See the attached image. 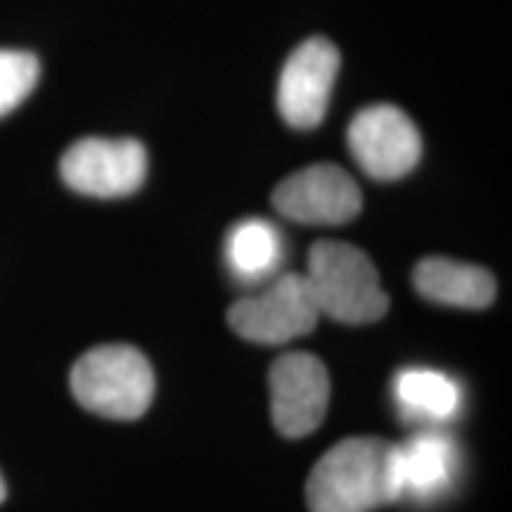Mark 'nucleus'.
<instances>
[{
  "label": "nucleus",
  "instance_id": "nucleus-1",
  "mask_svg": "<svg viewBox=\"0 0 512 512\" xmlns=\"http://www.w3.org/2000/svg\"><path fill=\"white\" fill-rule=\"evenodd\" d=\"M396 503V444L380 437L342 439L311 470V512H373Z\"/></svg>",
  "mask_w": 512,
  "mask_h": 512
},
{
  "label": "nucleus",
  "instance_id": "nucleus-2",
  "mask_svg": "<svg viewBox=\"0 0 512 512\" xmlns=\"http://www.w3.org/2000/svg\"><path fill=\"white\" fill-rule=\"evenodd\" d=\"M320 316L344 325H368L389 309L380 275L363 249L349 242L320 240L309 252L304 273Z\"/></svg>",
  "mask_w": 512,
  "mask_h": 512
},
{
  "label": "nucleus",
  "instance_id": "nucleus-3",
  "mask_svg": "<svg viewBox=\"0 0 512 512\" xmlns=\"http://www.w3.org/2000/svg\"><path fill=\"white\" fill-rule=\"evenodd\" d=\"M74 399L100 418L136 420L155 396L150 361L131 344H100L74 363Z\"/></svg>",
  "mask_w": 512,
  "mask_h": 512
},
{
  "label": "nucleus",
  "instance_id": "nucleus-4",
  "mask_svg": "<svg viewBox=\"0 0 512 512\" xmlns=\"http://www.w3.org/2000/svg\"><path fill=\"white\" fill-rule=\"evenodd\" d=\"M318 316L304 273H283L266 292L230 306L228 325L247 342L278 347L316 330Z\"/></svg>",
  "mask_w": 512,
  "mask_h": 512
},
{
  "label": "nucleus",
  "instance_id": "nucleus-5",
  "mask_svg": "<svg viewBox=\"0 0 512 512\" xmlns=\"http://www.w3.org/2000/svg\"><path fill=\"white\" fill-rule=\"evenodd\" d=\"M60 176L79 195L117 200L145 183L147 152L133 138H81L62 155Z\"/></svg>",
  "mask_w": 512,
  "mask_h": 512
},
{
  "label": "nucleus",
  "instance_id": "nucleus-6",
  "mask_svg": "<svg viewBox=\"0 0 512 512\" xmlns=\"http://www.w3.org/2000/svg\"><path fill=\"white\" fill-rule=\"evenodd\" d=\"M347 143L363 174L375 181H399L422 157L418 126L394 105H373L358 112L349 124Z\"/></svg>",
  "mask_w": 512,
  "mask_h": 512
},
{
  "label": "nucleus",
  "instance_id": "nucleus-7",
  "mask_svg": "<svg viewBox=\"0 0 512 512\" xmlns=\"http://www.w3.org/2000/svg\"><path fill=\"white\" fill-rule=\"evenodd\" d=\"M273 425L287 439L316 432L330 403V375L318 356L294 351L280 356L268 373Z\"/></svg>",
  "mask_w": 512,
  "mask_h": 512
},
{
  "label": "nucleus",
  "instance_id": "nucleus-8",
  "mask_svg": "<svg viewBox=\"0 0 512 512\" xmlns=\"http://www.w3.org/2000/svg\"><path fill=\"white\" fill-rule=\"evenodd\" d=\"M339 72V50L313 36L287 57L278 81V112L297 131H311L325 119Z\"/></svg>",
  "mask_w": 512,
  "mask_h": 512
},
{
  "label": "nucleus",
  "instance_id": "nucleus-9",
  "mask_svg": "<svg viewBox=\"0 0 512 512\" xmlns=\"http://www.w3.org/2000/svg\"><path fill=\"white\" fill-rule=\"evenodd\" d=\"M273 207L306 226H339L356 219L363 195L342 166L313 164L287 176L273 190Z\"/></svg>",
  "mask_w": 512,
  "mask_h": 512
},
{
  "label": "nucleus",
  "instance_id": "nucleus-10",
  "mask_svg": "<svg viewBox=\"0 0 512 512\" xmlns=\"http://www.w3.org/2000/svg\"><path fill=\"white\" fill-rule=\"evenodd\" d=\"M460 451L444 432L422 430L396 444V503L427 505L444 498L456 484Z\"/></svg>",
  "mask_w": 512,
  "mask_h": 512
},
{
  "label": "nucleus",
  "instance_id": "nucleus-11",
  "mask_svg": "<svg viewBox=\"0 0 512 512\" xmlns=\"http://www.w3.org/2000/svg\"><path fill=\"white\" fill-rule=\"evenodd\" d=\"M413 285L427 302L456 309H486L496 299V278L486 268L427 256L413 271Z\"/></svg>",
  "mask_w": 512,
  "mask_h": 512
},
{
  "label": "nucleus",
  "instance_id": "nucleus-12",
  "mask_svg": "<svg viewBox=\"0 0 512 512\" xmlns=\"http://www.w3.org/2000/svg\"><path fill=\"white\" fill-rule=\"evenodd\" d=\"M394 399L411 420L446 422L463 406L458 382L432 368H406L394 377Z\"/></svg>",
  "mask_w": 512,
  "mask_h": 512
},
{
  "label": "nucleus",
  "instance_id": "nucleus-13",
  "mask_svg": "<svg viewBox=\"0 0 512 512\" xmlns=\"http://www.w3.org/2000/svg\"><path fill=\"white\" fill-rule=\"evenodd\" d=\"M280 259H283V240L273 223L245 219L230 228L226 238V261L240 283H261L275 273Z\"/></svg>",
  "mask_w": 512,
  "mask_h": 512
},
{
  "label": "nucleus",
  "instance_id": "nucleus-14",
  "mask_svg": "<svg viewBox=\"0 0 512 512\" xmlns=\"http://www.w3.org/2000/svg\"><path fill=\"white\" fill-rule=\"evenodd\" d=\"M41 76L38 57L27 50H0V117H8L29 98Z\"/></svg>",
  "mask_w": 512,
  "mask_h": 512
},
{
  "label": "nucleus",
  "instance_id": "nucleus-15",
  "mask_svg": "<svg viewBox=\"0 0 512 512\" xmlns=\"http://www.w3.org/2000/svg\"><path fill=\"white\" fill-rule=\"evenodd\" d=\"M5 496H8V489H5L3 475H0V503H3V501H5Z\"/></svg>",
  "mask_w": 512,
  "mask_h": 512
}]
</instances>
